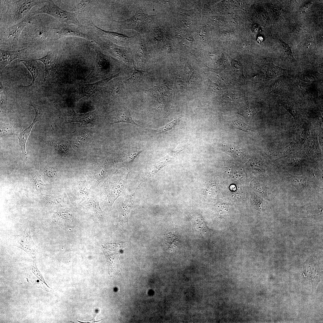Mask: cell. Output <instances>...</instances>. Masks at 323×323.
<instances>
[{
	"label": "cell",
	"mask_w": 323,
	"mask_h": 323,
	"mask_svg": "<svg viewBox=\"0 0 323 323\" xmlns=\"http://www.w3.org/2000/svg\"><path fill=\"white\" fill-rule=\"evenodd\" d=\"M86 180L77 181L71 189V198L73 202L82 203L89 196L91 189H88L85 184Z\"/></svg>",
	"instance_id": "obj_12"
},
{
	"label": "cell",
	"mask_w": 323,
	"mask_h": 323,
	"mask_svg": "<svg viewBox=\"0 0 323 323\" xmlns=\"http://www.w3.org/2000/svg\"><path fill=\"white\" fill-rule=\"evenodd\" d=\"M95 50L96 53V59L94 68L89 75L90 77L95 75L96 73L108 69L110 65V62L108 57L97 48Z\"/></svg>",
	"instance_id": "obj_15"
},
{
	"label": "cell",
	"mask_w": 323,
	"mask_h": 323,
	"mask_svg": "<svg viewBox=\"0 0 323 323\" xmlns=\"http://www.w3.org/2000/svg\"><path fill=\"white\" fill-rule=\"evenodd\" d=\"M90 25L93 31L99 36L118 45L129 44L133 38L118 33L105 31L95 25L92 21L90 22Z\"/></svg>",
	"instance_id": "obj_8"
},
{
	"label": "cell",
	"mask_w": 323,
	"mask_h": 323,
	"mask_svg": "<svg viewBox=\"0 0 323 323\" xmlns=\"http://www.w3.org/2000/svg\"><path fill=\"white\" fill-rule=\"evenodd\" d=\"M105 255L109 267V273L111 277L115 276L118 273L119 267V256L106 252Z\"/></svg>",
	"instance_id": "obj_21"
},
{
	"label": "cell",
	"mask_w": 323,
	"mask_h": 323,
	"mask_svg": "<svg viewBox=\"0 0 323 323\" xmlns=\"http://www.w3.org/2000/svg\"><path fill=\"white\" fill-rule=\"evenodd\" d=\"M33 175L35 188L37 191L42 190L44 188L45 185L41 178V175L37 172Z\"/></svg>",
	"instance_id": "obj_32"
},
{
	"label": "cell",
	"mask_w": 323,
	"mask_h": 323,
	"mask_svg": "<svg viewBox=\"0 0 323 323\" xmlns=\"http://www.w3.org/2000/svg\"><path fill=\"white\" fill-rule=\"evenodd\" d=\"M304 148L306 151L309 153H314L319 152V147L315 138L311 137L305 141Z\"/></svg>",
	"instance_id": "obj_26"
},
{
	"label": "cell",
	"mask_w": 323,
	"mask_h": 323,
	"mask_svg": "<svg viewBox=\"0 0 323 323\" xmlns=\"http://www.w3.org/2000/svg\"><path fill=\"white\" fill-rule=\"evenodd\" d=\"M132 194L126 196L124 201L119 208L118 224L124 228H129L128 218L130 212L134 204V195L137 190Z\"/></svg>",
	"instance_id": "obj_11"
},
{
	"label": "cell",
	"mask_w": 323,
	"mask_h": 323,
	"mask_svg": "<svg viewBox=\"0 0 323 323\" xmlns=\"http://www.w3.org/2000/svg\"><path fill=\"white\" fill-rule=\"evenodd\" d=\"M95 1L93 0L81 1L77 5V9L79 10H83L95 3Z\"/></svg>",
	"instance_id": "obj_37"
},
{
	"label": "cell",
	"mask_w": 323,
	"mask_h": 323,
	"mask_svg": "<svg viewBox=\"0 0 323 323\" xmlns=\"http://www.w3.org/2000/svg\"><path fill=\"white\" fill-rule=\"evenodd\" d=\"M129 173V170H127L123 172L116 173L107 178L101 186L100 195L106 207L109 211L115 201L124 190Z\"/></svg>",
	"instance_id": "obj_1"
},
{
	"label": "cell",
	"mask_w": 323,
	"mask_h": 323,
	"mask_svg": "<svg viewBox=\"0 0 323 323\" xmlns=\"http://www.w3.org/2000/svg\"><path fill=\"white\" fill-rule=\"evenodd\" d=\"M281 102L282 105L293 117L295 124L299 123L301 121L299 109L293 98L289 97H285L281 100Z\"/></svg>",
	"instance_id": "obj_17"
},
{
	"label": "cell",
	"mask_w": 323,
	"mask_h": 323,
	"mask_svg": "<svg viewBox=\"0 0 323 323\" xmlns=\"http://www.w3.org/2000/svg\"><path fill=\"white\" fill-rule=\"evenodd\" d=\"M281 82L279 80L275 81L271 86L270 90H272L279 88L281 86Z\"/></svg>",
	"instance_id": "obj_40"
},
{
	"label": "cell",
	"mask_w": 323,
	"mask_h": 323,
	"mask_svg": "<svg viewBox=\"0 0 323 323\" xmlns=\"http://www.w3.org/2000/svg\"><path fill=\"white\" fill-rule=\"evenodd\" d=\"M39 13H45L51 15L63 24L74 25L81 28L83 27L78 20L76 13L63 10L52 0L45 1L42 7L32 12L28 16L30 17Z\"/></svg>",
	"instance_id": "obj_3"
},
{
	"label": "cell",
	"mask_w": 323,
	"mask_h": 323,
	"mask_svg": "<svg viewBox=\"0 0 323 323\" xmlns=\"http://www.w3.org/2000/svg\"><path fill=\"white\" fill-rule=\"evenodd\" d=\"M297 127L293 141L299 145L304 143L309 135L307 126L304 123L301 122L295 125Z\"/></svg>",
	"instance_id": "obj_18"
},
{
	"label": "cell",
	"mask_w": 323,
	"mask_h": 323,
	"mask_svg": "<svg viewBox=\"0 0 323 323\" xmlns=\"http://www.w3.org/2000/svg\"><path fill=\"white\" fill-rule=\"evenodd\" d=\"M2 75H1L0 83V103L1 106L5 105L7 102V97L1 81Z\"/></svg>",
	"instance_id": "obj_38"
},
{
	"label": "cell",
	"mask_w": 323,
	"mask_h": 323,
	"mask_svg": "<svg viewBox=\"0 0 323 323\" xmlns=\"http://www.w3.org/2000/svg\"><path fill=\"white\" fill-rule=\"evenodd\" d=\"M50 28L41 25L34 26L30 28L25 36L30 44L37 45L44 42L48 37Z\"/></svg>",
	"instance_id": "obj_10"
},
{
	"label": "cell",
	"mask_w": 323,
	"mask_h": 323,
	"mask_svg": "<svg viewBox=\"0 0 323 323\" xmlns=\"http://www.w3.org/2000/svg\"><path fill=\"white\" fill-rule=\"evenodd\" d=\"M226 100L234 102H240L245 100L246 97L240 93L229 94L225 96Z\"/></svg>",
	"instance_id": "obj_31"
},
{
	"label": "cell",
	"mask_w": 323,
	"mask_h": 323,
	"mask_svg": "<svg viewBox=\"0 0 323 323\" xmlns=\"http://www.w3.org/2000/svg\"><path fill=\"white\" fill-rule=\"evenodd\" d=\"M11 242L13 246L23 250L33 258L35 257L38 252L37 247L32 240L28 228L19 234L13 236Z\"/></svg>",
	"instance_id": "obj_5"
},
{
	"label": "cell",
	"mask_w": 323,
	"mask_h": 323,
	"mask_svg": "<svg viewBox=\"0 0 323 323\" xmlns=\"http://www.w3.org/2000/svg\"><path fill=\"white\" fill-rule=\"evenodd\" d=\"M144 71L138 70L134 67L132 74L126 81L129 83H136L139 82L144 77Z\"/></svg>",
	"instance_id": "obj_29"
},
{
	"label": "cell",
	"mask_w": 323,
	"mask_h": 323,
	"mask_svg": "<svg viewBox=\"0 0 323 323\" xmlns=\"http://www.w3.org/2000/svg\"><path fill=\"white\" fill-rule=\"evenodd\" d=\"M141 152V150H135L130 151L128 154L127 158L123 162V165H126L131 163L137 156Z\"/></svg>",
	"instance_id": "obj_33"
},
{
	"label": "cell",
	"mask_w": 323,
	"mask_h": 323,
	"mask_svg": "<svg viewBox=\"0 0 323 323\" xmlns=\"http://www.w3.org/2000/svg\"><path fill=\"white\" fill-rule=\"evenodd\" d=\"M280 42L282 46V51L284 57L291 63L294 62L295 60L293 57L291 47L289 45L279 39Z\"/></svg>",
	"instance_id": "obj_27"
},
{
	"label": "cell",
	"mask_w": 323,
	"mask_h": 323,
	"mask_svg": "<svg viewBox=\"0 0 323 323\" xmlns=\"http://www.w3.org/2000/svg\"><path fill=\"white\" fill-rule=\"evenodd\" d=\"M312 4L310 2H308L304 4L300 8V10L302 12H305L307 9L310 7Z\"/></svg>",
	"instance_id": "obj_41"
},
{
	"label": "cell",
	"mask_w": 323,
	"mask_h": 323,
	"mask_svg": "<svg viewBox=\"0 0 323 323\" xmlns=\"http://www.w3.org/2000/svg\"><path fill=\"white\" fill-rule=\"evenodd\" d=\"M258 112V110L252 105L247 106L243 109L241 114L245 118L252 119Z\"/></svg>",
	"instance_id": "obj_28"
},
{
	"label": "cell",
	"mask_w": 323,
	"mask_h": 323,
	"mask_svg": "<svg viewBox=\"0 0 323 323\" xmlns=\"http://www.w3.org/2000/svg\"><path fill=\"white\" fill-rule=\"evenodd\" d=\"M73 112L72 115L68 118V123L77 122L81 123V125L87 124L92 122L96 115L95 111L83 114H77L74 110Z\"/></svg>",
	"instance_id": "obj_20"
},
{
	"label": "cell",
	"mask_w": 323,
	"mask_h": 323,
	"mask_svg": "<svg viewBox=\"0 0 323 323\" xmlns=\"http://www.w3.org/2000/svg\"><path fill=\"white\" fill-rule=\"evenodd\" d=\"M151 16L143 13H138L132 17L126 20L119 22L121 26L124 29L135 30L143 32L147 28L151 19Z\"/></svg>",
	"instance_id": "obj_6"
},
{
	"label": "cell",
	"mask_w": 323,
	"mask_h": 323,
	"mask_svg": "<svg viewBox=\"0 0 323 323\" xmlns=\"http://www.w3.org/2000/svg\"><path fill=\"white\" fill-rule=\"evenodd\" d=\"M27 49L25 48L21 50L8 51L1 49L0 73H2L6 66L15 59L23 57L26 53Z\"/></svg>",
	"instance_id": "obj_14"
},
{
	"label": "cell",
	"mask_w": 323,
	"mask_h": 323,
	"mask_svg": "<svg viewBox=\"0 0 323 323\" xmlns=\"http://www.w3.org/2000/svg\"><path fill=\"white\" fill-rule=\"evenodd\" d=\"M184 147L182 146H178L176 149L173 151V153H176L177 152H179L183 150Z\"/></svg>",
	"instance_id": "obj_43"
},
{
	"label": "cell",
	"mask_w": 323,
	"mask_h": 323,
	"mask_svg": "<svg viewBox=\"0 0 323 323\" xmlns=\"http://www.w3.org/2000/svg\"><path fill=\"white\" fill-rule=\"evenodd\" d=\"M18 127L12 124L1 123L0 125V136L16 135L18 133Z\"/></svg>",
	"instance_id": "obj_24"
},
{
	"label": "cell",
	"mask_w": 323,
	"mask_h": 323,
	"mask_svg": "<svg viewBox=\"0 0 323 323\" xmlns=\"http://www.w3.org/2000/svg\"><path fill=\"white\" fill-rule=\"evenodd\" d=\"M36 60L42 62L45 65V76L44 81L54 73L58 67V57L52 51L48 52L44 57Z\"/></svg>",
	"instance_id": "obj_13"
},
{
	"label": "cell",
	"mask_w": 323,
	"mask_h": 323,
	"mask_svg": "<svg viewBox=\"0 0 323 323\" xmlns=\"http://www.w3.org/2000/svg\"><path fill=\"white\" fill-rule=\"evenodd\" d=\"M170 159L169 157L167 156L161 161L153 165L149 169L147 174L145 178L148 179L154 175L163 167L165 166L169 162Z\"/></svg>",
	"instance_id": "obj_25"
},
{
	"label": "cell",
	"mask_w": 323,
	"mask_h": 323,
	"mask_svg": "<svg viewBox=\"0 0 323 323\" xmlns=\"http://www.w3.org/2000/svg\"><path fill=\"white\" fill-rule=\"evenodd\" d=\"M99 203L97 197L94 195H90L87 199L81 203V205L85 209L93 212L97 217H101L103 213Z\"/></svg>",
	"instance_id": "obj_16"
},
{
	"label": "cell",
	"mask_w": 323,
	"mask_h": 323,
	"mask_svg": "<svg viewBox=\"0 0 323 323\" xmlns=\"http://www.w3.org/2000/svg\"><path fill=\"white\" fill-rule=\"evenodd\" d=\"M8 4L5 13L6 20L9 24L15 25L23 20L32 8L45 0H22L6 1Z\"/></svg>",
	"instance_id": "obj_2"
},
{
	"label": "cell",
	"mask_w": 323,
	"mask_h": 323,
	"mask_svg": "<svg viewBox=\"0 0 323 323\" xmlns=\"http://www.w3.org/2000/svg\"><path fill=\"white\" fill-rule=\"evenodd\" d=\"M232 123L236 128L247 132H250L251 131L250 127L249 126L240 121L233 120L232 121Z\"/></svg>",
	"instance_id": "obj_34"
},
{
	"label": "cell",
	"mask_w": 323,
	"mask_h": 323,
	"mask_svg": "<svg viewBox=\"0 0 323 323\" xmlns=\"http://www.w3.org/2000/svg\"><path fill=\"white\" fill-rule=\"evenodd\" d=\"M179 118H176L172 121L166 125L158 129L154 130L155 132L157 133H165L170 131L176 126L179 124Z\"/></svg>",
	"instance_id": "obj_30"
},
{
	"label": "cell",
	"mask_w": 323,
	"mask_h": 323,
	"mask_svg": "<svg viewBox=\"0 0 323 323\" xmlns=\"http://www.w3.org/2000/svg\"><path fill=\"white\" fill-rule=\"evenodd\" d=\"M120 73L96 82L89 84H82L78 87L79 91L77 99L79 100L86 97H90L96 92L101 90L111 80L119 76Z\"/></svg>",
	"instance_id": "obj_9"
},
{
	"label": "cell",
	"mask_w": 323,
	"mask_h": 323,
	"mask_svg": "<svg viewBox=\"0 0 323 323\" xmlns=\"http://www.w3.org/2000/svg\"><path fill=\"white\" fill-rule=\"evenodd\" d=\"M138 54L137 58L139 60L143 61L144 58L147 55V51L146 47L142 43L139 44L138 48Z\"/></svg>",
	"instance_id": "obj_35"
},
{
	"label": "cell",
	"mask_w": 323,
	"mask_h": 323,
	"mask_svg": "<svg viewBox=\"0 0 323 323\" xmlns=\"http://www.w3.org/2000/svg\"><path fill=\"white\" fill-rule=\"evenodd\" d=\"M83 28L74 25L63 24L60 29L55 30L54 34L57 39L64 37L74 36L81 37L93 41L90 34L83 29Z\"/></svg>",
	"instance_id": "obj_7"
},
{
	"label": "cell",
	"mask_w": 323,
	"mask_h": 323,
	"mask_svg": "<svg viewBox=\"0 0 323 323\" xmlns=\"http://www.w3.org/2000/svg\"><path fill=\"white\" fill-rule=\"evenodd\" d=\"M208 81L209 86L210 87L217 90H220V88L219 86L216 83L212 82L209 80H208Z\"/></svg>",
	"instance_id": "obj_42"
},
{
	"label": "cell",
	"mask_w": 323,
	"mask_h": 323,
	"mask_svg": "<svg viewBox=\"0 0 323 323\" xmlns=\"http://www.w3.org/2000/svg\"><path fill=\"white\" fill-rule=\"evenodd\" d=\"M44 171L46 175L49 177H54L57 175L56 170L54 168L52 167L45 168Z\"/></svg>",
	"instance_id": "obj_39"
},
{
	"label": "cell",
	"mask_w": 323,
	"mask_h": 323,
	"mask_svg": "<svg viewBox=\"0 0 323 323\" xmlns=\"http://www.w3.org/2000/svg\"><path fill=\"white\" fill-rule=\"evenodd\" d=\"M27 17L20 22L7 27L2 30L0 33V44L12 49L18 47V40L20 34L25 27L30 22Z\"/></svg>",
	"instance_id": "obj_4"
},
{
	"label": "cell",
	"mask_w": 323,
	"mask_h": 323,
	"mask_svg": "<svg viewBox=\"0 0 323 323\" xmlns=\"http://www.w3.org/2000/svg\"><path fill=\"white\" fill-rule=\"evenodd\" d=\"M26 67L30 72L32 77V80L30 84L28 86H22V87H28L32 86L38 77L39 74V64L36 60L23 59L19 60Z\"/></svg>",
	"instance_id": "obj_19"
},
{
	"label": "cell",
	"mask_w": 323,
	"mask_h": 323,
	"mask_svg": "<svg viewBox=\"0 0 323 323\" xmlns=\"http://www.w3.org/2000/svg\"><path fill=\"white\" fill-rule=\"evenodd\" d=\"M37 121L34 119L32 123L28 127L19 134L18 138L19 144L21 147L23 156L25 159H27V156L25 150V144L32 129L34 125Z\"/></svg>",
	"instance_id": "obj_22"
},
{
	"label": "cell",
	"mask_w": 323,
	"mask_h": 323,
	"mask_svg": "<svg viewBox=\"0 0 323 323\" xmlns=\"http://www.w3.org/2000/svg\"><path fill=\"white\" fill-rule=\"evenodd\" d=\"M28 105L32 106L34 108L35 112V115L34 119H36L37 121H38L42 115V107L39 106L36 104L31 101L30 102L28 103Z\"/></svg>",
	"instance_id": "obj_36"
},
{
	"label": "cell",
	"mask_w": 323,
	"mask_h": 323,
	"mask_svg": "<svg viewBox=\"0 0 323 323\" xmlns=\"http://www.w3.org/2000/svg\"><path fill=\"white\" fill-rule=\"evenodd\" d=\"M121 122L127 123L141 126L134 121L132 118L129 110L125 108H124L119 111L116 119L112 124Z\"/></svg>",
	"instance_id": "obj_23"
}]
</instances>
